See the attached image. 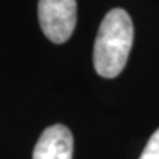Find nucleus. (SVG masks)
<instances>
[{
	"instance_id": "nucleus-4",
	"label": "nucleus",
	"mask_w": 159,
	"mask_h": 159,
	"mask_svg": "<svg viewBox=\"0 0 159 159\" xmlns=\"http://www.w3.org/2000/svg\"><path fill=\"white\" fill-rule=\"evenodd\" d=\"M139 159H159V128L149 139L148 144Z\"/></svg>"
},
{
	"instance_id": "nucleus-1",
	"label": "nucleus",
	"mask_w": 159,
	"mask_h": 159,
	"mask_svg": "<svg viewBox=\"0 0 159 159\" xmlns=\"http://www.w3.org/2000/svg\"><path fill=\"white\" fill-rule=\"evenodd\" d=\"M134 40V28L130 15L124 9L109 11L99 27L93 63L96 72L103 78H115L121 74L128 61Z\"/></svg>"
},
{
	"instance_id": "nucleus-3",
	"label": "nucleus",
	"mask_w": 159,
	"mask_h": 159,
	"mask_svg": "<svg viewBox=\"0 0 159 159\" xmlns=\"http://www.w3.org/2000/svg\"><path fill=\"white\" fill-rule=\"evenodd\" d=\"M74 137L68 127L52 125L43 131L35 144L33 159H72Z\"/></svg>"
},
{
	"instance_id": "nucleus-2",
	"label": "nucleus",
	"mask_w": 159,
	"mask_h": 159,
	"mask_svg": "<svg viewBox=\"0 0 159 159\" xmlns=\"http://www.w3.org/2000/svg\"><path fill=\"white\" fill-rule=\"evenodd\" d=\"M39 22L52 43L62 44L72 35L77 24L75 0H40Z\"/></svg>"
}]
</instances>
